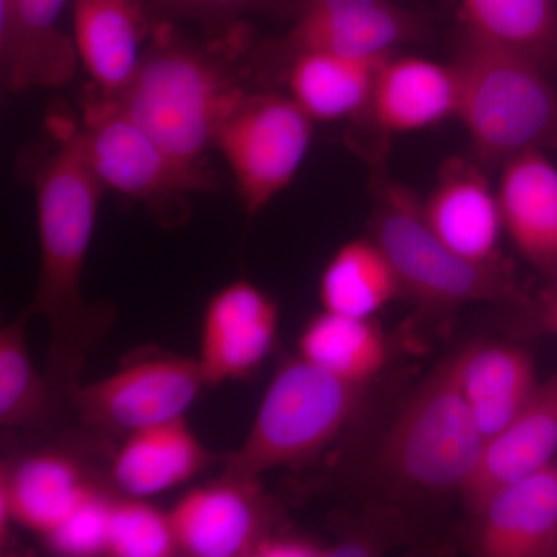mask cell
<instances>
[{
    "mask_svg": "<svg viewBox=\"0 0 557 557\" xmlns=\"http://www.w3.org/2000/svg\"><path fill=\"white\" fill-rule=\"evenodd\" d=\"M457 109L458 83L453 65L392 54L381 65L364 113L379 129L403 134L457 116Z\"/></svg>",
    "mask_w": 557,
    "mask_h": 557,
    "instance_id": "cell-19",
    "label": "cell"
},
{
    "mask_svg": "<svg viewBox=\"0 0 557 557\" xmlns=\"http://www.w3.org/2000/svg\"><path fill=\"white\" fill-rule=\"evenodd\" d=\"M555 468H556V472H557V467H555Z\"/></svg>",
    "mask_w": 557,
    "mask_h": 557,
    "instance_id": "cell-34",
    "label": "cell"
},
{
    "mask_svg": "<svg viewBox=\"0 0 557 557\" xmlns=\"http://www.w3.org/2000/svg\"><path fill=\"white\" fill-rule=\"evenodd\" d=\"M372 228L401 288L426 306L453 309L515 293V281L504 265L472 262L440 239L423 203L405 185L379 180Z\"/></svg>",
    "mask_w": 557,
    "mask_h": 557,
    "instance_id": "cell-5",
    "label": "cell"
},
{
    "mask_svg": "<svg viewBox=\"0 0 557 557\" xmlns=\"http://www.w3.org/2000/svg\"><path fill=\"white\" fill-rule=\"evenodd\" d=\"M392 54L346 57L300 51L288 60L289 98L313 121L357 119L364 115L381 65Z\"/></svg>",
    "mask_w": 557,
    "mask_h": 557,
    "instance_id": "cell-23",
    "label": "cell"
},
{
    "mask_svg": "<svg viewBox=\"0 0 557 557\" xmlns=\"http://www.w3.org/2000/svg\"><path fill=\"white\" fill-rule=\"evenodd\" d=\"M485 443L446 362L410 398L387 432L381 468L406 490L461 491L474 474Z\"/></svg>",
    "mask_w": 557,
    "mask_h": 557,
    "instance_id": "cell-6",
    "label": "cell"
},
{
    "mask_svg": "<svg viewBox=\"0 0 557 557\" xmlns=\"http://www.w3.org/2000/svg\"><path fill=\"white\" fill-rule=\"evenodd\" d=\"M479 553L544 557L557 552V472L553 465L500 487L479 512Z\"/></svg>",
    "mask_w": 557,
    "mask_h": 557,
    "instance_id": "cell-17",
    "label": "cell"
},
{
    "mask_svg": "<svg viewBox=\"0 0 557 557\" xmlns=\"http://www.w3.org/2000/svg\"><path fill=\"white\" fill-rule=\"evenodd\" d=\"M289 0H149L157 9L175 16L203 21H234L247 13H270L284 9Z\"/></svg>",
    "mask_w": 557,
    "mask_h": 557,
    "instance_id": "cell-30",
    "label": "cell"
},
{
    "mask_svg": "<svg viewBox=\"0 0 557 557\" xmlns=\"http://www.w3.org/2000/svg\"><path fill=\"white\" fill-rule=\"evenodd\" d=\"M86 465L72 454L42 449L0 467V544L10 552L13 525L46 539L101 496Z\"/></svg>",
    "mask_w": 557,
    "mask_h": 557,
    "instance_id": "cell-10",
    "label": "cell"
},
{
    "mask_svg": "<svg viewBox=\"0 0 557 557\" xmlns=\"http://www.w3.org/2000/svg\"><path fill=\"white\" fill-rule=\"evenodd\" d=\"M78 129L84 153L106 189L145 203L160 218H180V201L218 188L207 164L172 156L100 94L84 101Z\"/></svg>",
    "mask_w": 557,
    "mask_h": 557,
    "instance_id": "cell-7",
    "label": "cell"
},
{
    "mask_svg": "<svg viewBox=\"0 0 557 557\" xmlns=\"http://www.w3.org/2000/svg\"><path fill=\"white\" fill-rule=\"evenodd\" d=\"M219 460L185 418L124 437L110 463V483L120 496L148 498L174 490Z\"/></svg>",
    "mask_w": 557,
    "mask_h": 557,
    "instance_id": "cell-18",
    "label": "cell"
},
{
    "mask_svg": "<svg viewBox=\"0 0 557 557\" xmlns=\"http://www.w3.org/2000/svg\"><path fill=\"white\" fill-rule=\"evenodd\" d=\"M67 0H0V76L3 90L62 87L75 78V40L61 30Z\"/></svg>",
    "mask_w": 557,
    "mask_h": 557,
    "instance_id": "cell-14",
    "label": "cell"
},
{
    "mask_svg": "<svg viewBox=\"0 0 557 557\" xmlns=\"http://www.w3.org/2000/svg\"><path fill=\"white\" fill-rule=\"evenodd\" d=\"M207 386L199 359L157 350L134 355L112 375L70 392L79 423L102 437H127L185 418Z\"/></svg>",
    "mask_w": 557,
    "mask_h": 557,
    "instance_id": "cell-8",
    "label": "cell"
},
{
    "mask_svg": "<svg viewBox=\"0 0 557 557\" xmlns=\"http://www.w3.org/2000/svg\"><path fill=\"white\" fill-rule=\"evenodd\" d=\"M313 120L285 95H245L220 124L214 148L225 157L249 218L259 214L298 174Z\"/></svg>",
    "mask_w": 557,
    "mask_h": 557,
    "instance_id": "cell-9",
    "label": "cell"
},
{
    "mask_svg": "<svg viewBox=\"0 0 557 557\" xmlns=\"http://www.w3.org/2000/svg\"><path fill=\"white\" fill-rule=\"evenodd\" d=\"M300 357L330 375L364 386L387 361V344L372 319L322 311L311 318L298 339Z\"/></svg>",
    "mask_w": 557,
    "mask_h": 557,
    "instance_id": "cell-26",
    "label": "cell"
},
{
    "mask_svg": "<svg viewBox=\"0 0 557 557\" xmlns=\"http://www.w3.org/2000/svg\"><path fill=\"white\" fill-rule=\"evenodd\" d=\"M145 498H110L106 555L115 557H171L180 555L170 512L146 504Z\"/></svg>",
    "mask_w": 557,
    "mask_h": 557,
    "instance_id": "cell-28",
    "label": "cell"
},
{
    "mask_svg": "<svg viewBox=\"0 0 557 557\" xmlns=\"http://www.w3.org/2000/svg\"><path fill=\"white\" fill-rule=\"evenodd\" d=\"M547 148L557 150V132L555 135H553L552 138H549V141L547 143Z\"/></svg>",
    "mask_w": 557,
    "mask_h": 557,
    "instance_id": "cell-33",
    "label": "cell"
},
{
    "mask_svg": "<svg viewBox=\"0 0 557 557\" xmlns=\"http://www.w3.org/2000/svg\"><path fill=\"white\" fill-rule=\"evenodd\" d=\"M295 11L282 40L288 60L300 51L386 57L428 35L420 14L391 0H296Z\"/></svg>",
    "mask_w": 557,
    "mask_h": 557,
    "instance_id": "cell-11",
    "label": "cell"
},
{
    "mask_svg": "<svg viewBox=\"0 0 557 557\" xmlns=\"http://www.w3.org/2000/svg\"><path fill=\"white\" fill-rule=\"evenodd\" d=\"M281 309L251 282L219 289L201 318L199 364L208 387L251 379L276 347Z\"/></svg>",
    "mask_w": 557,
    "mask_h": 557,
    "instance_id": "cell-12",
    "label": "cell"
},
{
    "mask_svg": "<svg viewBox=\"0 0 557 557\" xmlns=\"http://www.w3.org/2000/svg\"><path fill=\"white\" fill-rule=\"evenodd\" d=\"M457 116L483 159L508 161L557 132V89L533 61L461 25Z\"/></svg>",
    "mask_w": 557,
    "mask_h": 557,
    "instance_id": "cell-3",
    "label": "cell"
},
{
    "mask_svg": "<svg viewBox=\"0 0 557 557\" xmlns=\"http://www.w3.org/2000/svg\"><path fill=\"white\" fill-rule=\"evenodd\" d=\"M30 318L25 310L0 330V426L9 431L40 426L61 403L28 351L25 330Z\"/></svg>",
    "mask_w": 557,
    "mask_h": 557,
    "instance_id": "cell-27",
    "label": "cell"
},
{
    "mask_svg": "<svg viewBox=\"0 0 557 557\" xmlns=\"http://www.w3.org/2000/svg\"><path fill=\"white\" fill-rule=\"evenodd\" d=\"M112 496L95 497L86 507L46 537L51 549L64 555H106L108 512Z\"/></svg>",
    "mask_w": 557,
    "mask_h": 557,
    "instance_id": "cell-29",
    "label": "cell"
},
{
    "mask_svg": "<svg viewBox=\"0 0 557 557\" xmlns=\"http://www.w3.org/2000/svg\"><path fill=\"white\" fill-rule=\"evenodd\" d=\"M270 512L260 479L222 474L186 493L170 515L180 555L247 557L270 533Z\"/></svg>",
    "mask_w": 557,
    "mask_h": 557,
    "instance_id": "cell-13",
    "label": "cell"
},
{
    "mask_svg": "<svg viewBox=\"0 0 557 557\" xmlns=\"http://www.w3.org/2000/svg\"><path fill=\"white\" fill-rule=\"evenodd\" d=\"M539 321H541V327L544 329L545 332L557 336V289L549 293L547 299L542 304Z\"/></svg>",
    "mask_w": 557,
    "mask_h": 557,
    "instance_id": "cell-32",
    "label": "cell"
},
{
    "mask_svg": "<svg viewBox=\"0 0 557 557\" xmlns=\"http://www.w3.org/2000/svg\"><path fill=\"white\" fill-rule=\"evenodd\" d=\"M47 131L50 143L33 145L24 161L35 186L40 247L38 289L27 310L49 325L47 379L62 403L78 386L115 310L83 295L84 265L106 186L84 153L78 123L53 115Z\"/></svg>",
    "mask_w": 557,
    "mask_h": 557,
    "instance_id": "cell-1",
    "label": "cell"
},
{
    "mask_svg": "<svg viewBox=\"0 0 557 557\" xmlns=\"http://www.w3.org/2000/svg\"><path fill=\"white\" fill-rule=\"evenodd\" d=\"M460 16L482 38L557 72L555 0H460Z\"/></svg>",
    "mask_w": 557,
    "mask_h": 557,
    "instance_id": "cell-25",
    "label": "cell"
},
{
    "mask_svg": "<svg viewBox=\"0 0 557 557\" xmlns=\"http://www.w3.org/2000/svg\"><path fill=\"white\" fill-rule=\"evenodd\" d=\"M329 547L293 533L265 534L255 549V557H325Z\"/></svg>",
    "mask_w": 557,
    "mask_h": 557,
    "instance_id": "cell-31",
    "label": "cell"
},
{
    "mask_svg": "<svg viewBox=\"0 0 557 557\" xmlns=\"http://www.w3.org/2000/svg\"><path fill=\"white\" fill-rule=\"evenodd\" d=\"M454 380L485 440L508 426L536 392L533 359L507 344H475L450 361Z\"/></svg>",
    "mask_w": 557,
    "mask_h": 557,
    "instance_id": "cell-20",
    "label": "cell"
},
{
    "mask_svg": "<svg viewBox=\"0 0 557 557\" xmlns=\"http://www.w3.org/2000/svg\"><path fill=\"white\" fill-rule=\"evenodd\" d=\"M497 197L520 252L539 265L557 262V170L541 148L505 161Z\"/></svg>",
    "mask_w": 557,
    "mask_h": 557,
    "instance_id": "cell-22",
    "label": "cell"
},
{
    "mask_svg": "<svg viewBox=\"0 0 557 557\" xmlns=\"http://www.w3.org/2000/svg\"><path fill=\"white\" fill-rule=\"evenodd\" d=\"M403 292L391 260L375 240H351L329 260L319 278L322 309L372 319Z\"/></svg>",
    "mask_w": 557,
    "mask_h": 557,
    "instance_id": "cell-24",
    "label": "cell"
},
{
    "mask_svg": "<svg viewBox=\"0 0 557 557\" xmlns=\"http://www.w3.org/2000/svg\"><path fill=\"white\" fill-rule=\"evenodd\" d=\"M557 450V373L507 428L487 438L474 474L461 487L465 504L479 515L500 487L552 465Z\"/></svg>",
    "mask_w": 557,
    "mask_h": 557,
    "instance_id": "cell-15",
    "label": "cell"
},
{
    "mask_svg": "<svg viewBox=\"0 0 557 557\" xmlns=\"http://www.w3.org/2000/svg\"><path fill=\"white\" fill-rule=\"evenodd\" d=\"M361 388L300 355L282 358L247 438L223 457L222 474L260 479L271 469L296 467L319 456L354 420Z\"/></svg>",
    "mask_w": 557,
    "mask_h": 557,
    "instance_id": "cell-4",
    "label": "cell"
},
{
    "mask_svg": "<svg viewBox=\"0 0 557 557\" xmlns=\"http://www.w3.org/2000/svg\"><path fill=\"white\" fill-rule=\"evenodd\" d=\"M149 0H75L73 33L79 62L101 97L112 100L134 78L150 38Z\"/></svg>",
    "mask_w": 557,
    "mask_h": 557,
    "instance_id": "cell-16",
    "label": "cell"
},
{
    "mask_svg": "<svg viewBox=\"0 0 557 557\" xmlns=\"http://www.w3.org/2000/svg\"><path fill=\"white\" fill-rule=\"evenodd\" d=\"M423 209L429 225L457 255L472 262L497 263L504 226L500 203L474 168L457 161L448 164Z\"/></svg>",
    "mask_w": 557,
    "mask_h": 557,
    "instance_id": "cell-21",
    "label": "cell"
},
{
    "mask_svg": "<svg viewBox=\"0 0 557 557\" xmlns=\"http://www.w3.org/2000/svg\"><path fill=\"white\" fill-rule=\"evenodd\" d=\"M245 33H230L225 46H200L168 22H157L131 83L112 101L172 156L205 163L223 120L248 94L230 50Z\"/></svg>",
    "mask_w": 557,
    "mask_h": 557,
    "instance_id": "cell-2",
    "label": "cell"
}]
</instances>
